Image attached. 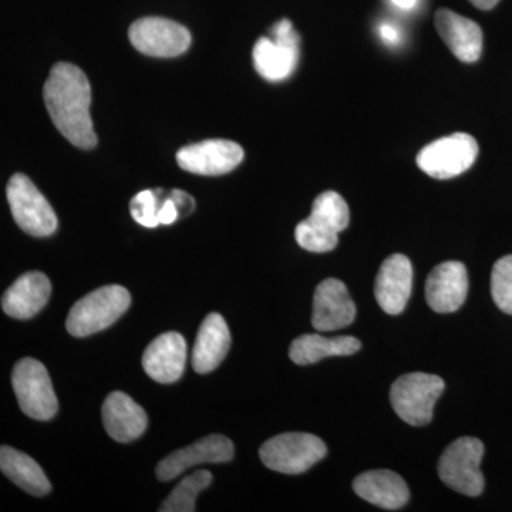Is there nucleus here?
Segmentation results:
<instances>
[{
	"label": "nucleus",
	"mask_w": 512,
	"mask_h": 512,
	"mask_svg": "<svg viewBox=\"0 0 512 512\" xmlns=\"http://www.w3.org/2000/svg\"><path fill=\"white\" fill-rule=\"evenodd\" d=\"M43 99L53 124L73 146L82 150L97 146L90 117L92 89L82 69L72 63H57L46 80Z\"/></svg>",
	"instance_id": "1"
},
{
	"label": "nucleus",
	"mask_w": 512,
	"mask_h": 512,
	"mask_svg": "<svg viewBox=\"0 0 512 512\" xmlns=\"http://www.w3.org/2000/svg\"><path fill=\"white\" fill-rule=\"evenodd\" d=\"M232 457H234L232 441L221 434H212L165 457L158 464L156 473L158 480L171 481L188 468L201 466V464L228 463Z\"/></svg>",
	"instance_id": "13"
},
{
	"label": "nucleus",
	"mask_w": 512,
	"mask_h": 512,
	"mask_svg": "<svg viewBox=\"0 0 512 512\" xmlns=\"http://www.w3.org/2000/svg\"><path fill=\"white\" fill-rule=\"evenodd\" d=\"M468 275L461 262L448 261L437 265L426 282L427 303L434 312H456L466 301Z\"/></svg>",
	"instance_id": "16"
},
{
	"label": "nucleus",
	"mask_w": 512,
	"mask_h": 512,
	"mask_svg": "<svg viewBox=\"0 0 512 512\" xmlns=\"http://www.w3.org/2000/svg\"><path fill=\"white\" fill-rule=\"evenodd\" d=\"M187 363V343L180 333L168 332L148 345L143 355V367L158 383H174L183 376Z\"/></svg>",
	"instance_id": "18"
},
{
	"label": "nucleus",
	"mask_w": 512,
	"mask_h": 512,
	"mask_svg": "<svg viewBox=\"0 0 512 512\" xmlns=\"http://www.w3.org/2000/svg\"><path fill=\"white\" fill-rule=\"evenodd\" d=\"M6 194L13 218L26 234L33 237H49L55 234V211L29 177L20 173L13 175Z\"/></svg>",
	"instance_id": "8"
},
{
	"label": "nucleus",
	"mask_w": 512,
	"mask_h": 512,
	"mask_svg": "<svg viewBox=\"0 0 512 512\" xmlns=\"http://www.w3.org/2000/svg\"><path fill=\"white\" fill-rule=\"evenodd\" d=\"M362 343L355 336L326 338L322 335H302L293 340L289 356L299 366L313 365L325 357L355 355Z\"/></svg>",
	"instance_id": "23"
},
{
	"label": "nucleus",
	"mask_w": 512,
	"mask_h": 512,
	"mask_svg": "<svg viewBox=\"0 0 512 512\" xmlns=\"http://www.w3.org/2000/svg\"><path fill=\"white\" fill-rule=\"evenodd\" d=\"M356 318V306L348 288L335 278L320 282L313 296L312 325L319 332L346 328Z\"/></svg>",
	"instance_id": "14"
},
{
	"label": "nucleus",
	"mask_w": 512,
	"mask_h": 512,
	"mask_svg": "<svg viewBox=\"0 0 512 512\" xmlns=\"http://www.w3.org/2000/svg\"><path fill=\"white\" fill-rule=\"evenodd\" d=\"M353 490L367 503L384 510H400L410 497L406 481L389 470H373L360 474L353 483Z\"/></svg>",
	"instance_id": "22"
},
{
	"label": "nucleus",
	"mask_w": 512,
	"mask_h": 512,
	"mask_svg": "<svg viewBox=\"0 0 512 512\" xmlns=\"http://www.w3.org/2000/svg\"><path fill=\"white\" fill-rule=\"evenodd\" d=\"M170 198H173L175 204H177L180 217L181 215L190 214V212L194 210V200H192L191 195L185 194L184 191H171Z\"/></svg>",
	"instance_id": "30"
},
{
	"label": "nucleus",
	"mask_w": 512,
	"mask_h": 512,
	"mask_svg": "<svg viewBox=\"0 0 512 512\" xmlns=\"http://www.w3.org/2000/svg\"><path fill=\"white\" fill-rule=\"evenodd\" d=\"M231 348V333L220 313H210L198 330L191 363L195 372L207 375L217 369Z\"/></svg>",
	"instance_id": "21"
},
{
	"label": "nucleus",
	"mask_w": 512,
	"mask_h": 512,
	"mask_svg": "<svg viewBox=\"0 0 512 512\" xmlns=\"http://www.w3.org/2000/svg\"><path fill=\"white\" fill-rule=\"evenodd\" d=\"M244 160V150L229 140H205L183 147L177 153V163L188 173L222 175L231 173Z\"/></svg>",
	"instance_id": "12"
},
{
	"label": "nucleus",
	"mask_w": 512,
	"mask_h": 512,
	"mask_svg": "<svg viewBox=\"0 0 512 512\" xmlns=\"http://www.w3.org/2000/svg\"><path fill=\"white\" fill-rule=\"evenodd\" d=\"M328 453L319 437L308 433H285L272 437L259 450L262 463L282 474H302Z\"/></svg>",
	"instance_id": "5"
},
{
	"label": "nucleus",
	"mask_w": 512,
	"mask_h": 512,
	"mask_svg": "<svg viewBox=\"0 0 512 512\" xmlns=\"http://www.w3.org/2000/svg\"><path fill=\"white\" fill-rule=\"evenodd\" d=\"M484 444L474 437H461L446 448L439 463V476L447 487L457 493L478 497L484 491L480 470Z\"/></svg>",
	"instance_id": "6"
},
{
	"label": "nucleus",
	"mask_w": 512,
	"mask_h": 512,
	"mask_svg": "<svg viewBox=\"0 0 512 512\" xmlns=\"http://www.w3.org/2000/svg\"><path fill=\"white\" fill-rule=\"evenodd\" d=\"M491 295L501 311L512 315V255L503 256L495 262L491 274Z\"/></svg>",
	"instance_id": "26"
},
{
	"label": "nucleus",
	"mask_w": 512,
	"mask_h": 512,
	"mask_svg": "<svg viewBox=\"0 0 512 512\" xmlns=\"http://www.w3.org/2000/svg\"><path fill=\"white\" fill-rule=\"evenodd\" d=\"M476 8L481 10H491L494 9L495 6L498 5L500 0H470Z\"/></svg>",
	"instance_id": "32"
},
{
	"label": "nucleus",
	"mask_w": 512,
	"mask_h": 512,
	"mask_svg": "<svg viewBox=\"0 0 512 512\" xmlns=\"http://www.w3.org/2000/svg\"><path fill=\"white\" fill-rule=\"evenodd\" d=\"M12 384L20 409L26 416L40 421L56 416L59 402L49 373L39 360L25 357L16 363Z\"/></svg>",
	"instance_id": "7"
},
{
	"label": "nucleus",
	"mask_w": 512,
	"mask_h": 512,
	"mask_svg": "<svg viewBox=\"0 0 512 512\" xmlns=\"http://www.w3.org/2000/svg\"><path fill=\"white\" fill-rule=\"evenodd\" d=\"M380 37L386 45L399 46L402 42V32L393 23H382L379 28Z\"/></svg>",
	"instance_id": "29"
},
{
	"label": "nucleus",
	"mask_w": 512,
	"mask_h": 512,
	"mask_svg": "<svg viewBox=\"0 0 512 512\" xmlns=\"http://www.w3.org/2000/svg\"><path fill=\"white\" fill-rule=\"evenodd\" d=\"M180 218V211H178L177 204L173 198L168 197L160 204V211H158V220L160 224L171 225L173 222Z\"/></svg>",
	"instance_id": "28"
},
{
	"label": "nucleus",
	"mask_w": 512,
	"mask_h": 512,
	"mask_svg": "<svg viewBox=\"0 0 512 512\" xmlns=\"http://www.w3.org/2000/svg\"><path fill=\"white\" fill-rule=\"evenodd\" d=\"M158 211H160V204H158L156 191L138 192L130 202L131 217L146 228H156L160 225Z\"/></svg>",
	"instance_id": "27"
},
{
	"label": "nucleus",
	"mask_w": 512,
	"mask_h": 512,
	"mask_svg": "<svg viewBox=\"0 0 512 512\" xmlns=\"http://www.w3.org/2000/svg\"><path fill=\"white\" fill-rule=\"evenodd\" d=\"M128 39L138 52L153 57H177L191 45L188 29L164 18L138 19L130 26Z\"/></svg>",
	"instance_id": "11"
},
{
	"label": "nucleus",
	"mask_w": 512,
	"mask_h": 512,
	"mask_svg": "<svg viewBox=\"0 0 512 512\" xmlns=\"http://www.w3.org/2000/svg\"><path fill=\"white\" fill-rule=\"evenodd\" d=\"M413 266L407 256L394 254L380 266L375 285L376 301L389 315H399L412 295Z\"/></svg>",
	"instance_id": "15"
},
{
	"label": "nucleus",
	"mask_w": 512,
	"mask_h": 512,
	"mask_svg": "<svg viewBox=\"0 0 512 512\" xmlns=\"http://www.w3.org/2000/svg\"><path fill=\"white\" fill-rule=\"evenodd\" d=\"M0 468L9 480L25 490L26 493L43 497L52 490L50 481L39 464L22 451L9 446L0 450Z\"/></svg>",
	"instance_id": "24"
},
{
	"label": "nucleus",
	"mask_w": 512,
	"mask_h": 512,
	"mask_svg": "<svg viewBox=\"0 0 512 512\" xmlns=\"http://www.w3.org/2000/svg\"><path fill=\"white\" fill-rule=\"evenodd\" d=\"M101 414L107 434L119 443H130L143 436L147 429L148 419L143 407L123 392L109 394Z\"/></svg>",
	"instance_id": "19"
},
{
	"label": "nucleus",
	"mask_w": 512,
	"mask_h": 512,
	"mask_svg": "<svg viewBox=\"0 0 512 512\" xmlns=\"http://www.w3.org/2000/svg\"><path fill=\"white\" fill-rule=\"evenodd\" d=\"M434 25L443 42L458 60L464 63L477 62L483 53V30L474 20L464 18L450 9H439L434 16Z\"/></svg>",
	"instance_id": "17"
},
{
	"label": "nucleus",
	"mask_w": 512,
	"mask_h": 512,
	"mask_svg": "<svg viewBox=\"0 0 512 512\" xmlns=\"http://www.w3.org/2000/svg\"><path fill=\"white\" fill-rule=\"evenodd\" d=\"M390 2H392V5L396 6L397 9L406 10V12H409V10H414L417 8L420 0H390Z\"/></svg>",
	"instance_id": "31"
},
{
	"label": "nucleus",
	"mask_w": 512,
	"mask_h": 512,
	"mask_svg": "<svg viewBox=\"0 0 512 512\" xmlns=\"http://www.w3.org/2000/svg\"><path fill=\"white\" fill-rule=\"evenodd\" d=\"M298 33L291 20L282 19L272 28V39L261 37L254 47L256 72L269 82H282L295 72L299 62Z\"/></svg>",
	"instance_id": "9"
},
{
	"label": "nucleus",
	"mask_w": 512,
	"mask_h": 512,
	"mask_svg": "<svg viewBox=\"0 0 512 512\" xmlns=\"http://www.w3.org/2000/svg\"><path fill=\"white\" fill-rule=\"evenodd\" d=\"M478 156L476 138L466 133H454L439 138L423 148L417 156V165L430 177L448 180L466 173Z\"/></svg>",
	"instance_id": "10"
},
{
	"label": "nucleus",
	"mask_w": 512,
	"mask_h": 512,
	"mask_svg": "<svg viewBox=\"0 0 512 512\" xmlns=\"http://www.w3.org/2000/svg\"><path fill=\"white\" fill-rule=\"evenodd\" d=\"M349 222V207L342 195L335 191L323 192L313 201L311 217L296 227V242L315 254L333 251L338 247L339 232L345 231Z\"/></svg>",
	"instance_id": "2"
},
{
	"label": "nucleus",
	"mask_w": 512,
	"mask_h": 512,
	"mask_svg": "<svg viewBox=\"0 0 512 512\" xmlns=\"http://www.w3.org/2000/svg\"><path fill=\"white\" fill-rule=\"evenodd\" d=\"M130 292L120 285L103 286L74 303L66 320L67 332L76 338L99 333L109 328L127 311Z\"/></svg>",
	"instance_id": "3"
},
{
	"label": "nucleus",
	"mask_w": 512,
	"mask_h": 512,
	"mask_svg": "<svg viewBox=\"0 0 512 512\" xmlns=\"http://www.w3.org/2000/svg\"><path fill=\"white\" fill-rule=\"evenodd\" d=\"M212 474L207 470H200L191 476L185 477L177 487L174 488L170 497L160 507L161 512H194L195 500L198 494L210 487Z\"/></svg>",
	"instance_id": "25"
},
{
	"label": "nucleus",
	"mask_w": 512,
	"mask_h": 512,
	"mask_svg": "<svg viewBox=\"0 0 512 512\" xmlns=\"http://www.w3.org/2000/svg\"><path fill=\"white\" fill-rule=\"evenodd\" d=\"M52 293V284L42 272H28L16 279L15 284L3 293L2 309L10 318H33L45 308Z\"/></svg>",
	"instance_id": "20"
},
{
	"label": "nucleus",
	"mask_w": 512,
	"mask_h": 512,
	"mask_svg": "<svg viewBox=\"0 0 512 512\" xmlns=\"http://www.w3.org/2000/svg\"><path fill=\"white\" fill-rule=\"evenodd\" d=\"M444 390V380L429 373H409L399 377L390 390L393 410L410 426H426Z\"/></svg>",
	"instance_id": "4"
}]
</instances>
